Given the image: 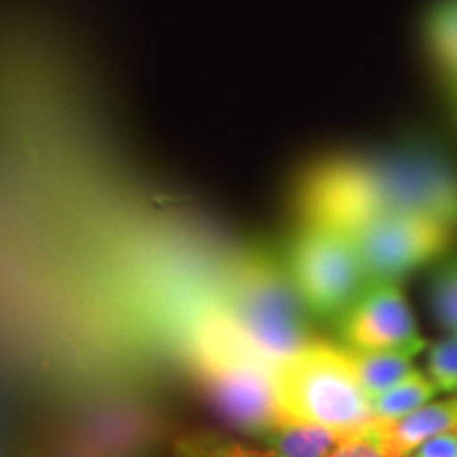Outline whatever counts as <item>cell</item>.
I'll return each mask as SVG.
<instances>
[{"label":"cell","mask_w":457,"mask_h":457,"mask_svg":"<svg viewBox=\"0 0 457 457\" xmlns=\"http://www.w3.org/2000/svg\"><path fill=\"white\" fill-rule=\"evenodd\" d=\"M296 210L303 225L352 236L394 214H421L457 228V168L428 136H409L375 153L335 155L301 176Z\"/></svg>","instance_id":"cell-1"},{"label":"cell","mask_w":457,"mask_h":457,"mask_svg":"<svg viewBox=\"0 0 457 457\" xmlns=\"http://www.w3.org/2000/svg\"><path fill=\"white\" fill-rule=\"evenodd\" d=\"M305 310L288 267L256 253L236 267L222 318L250 350L279 367L312 343Z\"/></svg>","instance_id":"cell-2"},{"label":"cell","mask_w":457,"mask_h":457,"mask_svg":"<svg viewBox=\"0 0 457 457\" xmlns=\"http://www.w3.org/2000/svg\"><path fill=\"white\" fill-rule=\"evenodd\" d=\"M278 403L282 424H313L345 434L375 420L350 352L322 341H312L279 364Z\"/></svg>","instance_id":"cell-3"},{"label":"cell","mask_w":457,"mask_h":457,"mask_svg":"<svg viewBox=\"0 0 457 457\" xmlns=\"http://www.w3.org/2000/svg\"><path fill=\"white\" fill-rule=\"evenodd\" d=\"M197 370L227 424L256 438L282 424L278 367L250 350L222 316L199 339Z\"/></svg>","instance_id":"cell-4"},{"label":"cell","mask_w":457,"mask_h":457,"mask_svg":"<svg viewBox=\"0 0 457 457\" xmlns=\"http://www.w3.org/2000/svg\"><path fill=\"white\" fill-rule=\"evenodd\" d=\"M286 267L307 312L324 320H341L370 284L352 237L316 225L299 228Z\"/></svg>","instance_id":"cell-5"},{"label":"cell","mask_w":457,"mask_h":457,"mask_svg":"<svg viewBox=\"0 0 457 457\" xmlns=\"http://www.w3.org/2000/svg\"><path fill=\"white\" fill-rule=\"evenodd\" d=\"M457 228L421 214L377 219L352 233L369 282H398L453 245Z\"/></svg>","instance_id":"cell-6"},{"label":"cell","mask_w":457,"mask_h":457,"mask_svg":"<svg viewBox=\"0 0 457 457\" xmlns=\"http://www.w3.org/2000/svg\"><path fill=\"white\" fill-rule=\"evenodd\" d=\"M339 327L350 350L404 352L417 356L426 347L398 282H370L339 320Z\"/></svg>","instance_id":"cell-7"},{"label":"cell","mask_w":457,"mask_h":457,"mask_svg":"<svg viewBox=\"0 0 457 457\" xmlns=\"http://www.w3.org/2000/svg\"><path fill=\"white\" fill-rule=\"evenodd\" d=\"M373 424L387 457H409L430 438L457 430V394L441 403H428L398 420L375 417Z\"/></svg>","instance_id":"cell-8"},{"label":"cell","mask_w":457,"mask_h":457,"mask_svg":"<svg viewBox=\"0 0 457 457\" xmlns=\"http://www.w3.org/2000/svg\"><path fill=\"white\" fill-rule=\"evenodd\" d=\"M420 43L447 96L457 94V0H428L420 17Z\"/></svg>","instance_id":"cell-9"},{"label":"cell","mask_w":457,"mask_h":457,"mask_svg":"<svg viewBox=\"0 0 457 457\" xmlns=\"http://www.w3.org/2000/svg\"><path fill=\"white\" fill-rule=\"evenodd\" d=\"M343 432L313 424H279L259 436L276 457H330Z\"/></svg>","instance_id":"cell-10"},{"label":"cell","mask_w":457,"mask_h":457,"mask_svg":"<svg viewBox=\"0 0 457 457\" xmlns=\"http://www.w3.org/2000/svg\"><path fill=\"white\" fill-rule=\"evenodd\" d=\"M347 352H350L360 384L370 398L390 390L415 370L413 362H411L413 356L404 352H358L350 350V347H347Z\"/></svg>","instance_id":"cell-11"},{"label":"cell","mask_w":457,"mask_h":457,"mask_svg":"<svg viewBox=\"0 0 457 457\" xmlns=\"http://www.w3.org/2000/svg\"><path fill=\"white\" fill-rule=\"evenodd\" d=\"M436 394L438 387L430 377L413 370L407 379L370 398V404H373L375 417H379V420H398V417L424 407Z\"/></svg>","instance_id":"cell-12"},{"label":"cell","mask_w":457,"mask_h":457,"mask_svg":"<svg viewBox=\"0 0 457 457\" xmlns=\"http://www.w3.org/2000/svg\"><path fill=\"white\" fill-rule=\"evenodd\" d=\"M170 457H276L265 447L233 441L216 432H188L171 445Z\"/></svg>","instance_id":"cell-13"},{"label":"cell","mask_w":457,"mask_h":457,"mask_svg":"<svg viewBox=\"0 0 457 457\" xmlns=\"http://www.w3.org/2000/svg\"><path fill=\"white\" fill-rule=\"evenodd\" d=\"M430 301L441 327L449 333H457V253L447 256L434 271Z\"/></svg>","instance_id":"cell-14"},{"label":"cell","mask_w":457,"mask_h":457,"mask_svg":"<svg viewBox=\"0 0 457 457\" xmlns=\"http://www.w3.org/2000/svg\"><path fill=\"white\" fill-rule=\"evenodd\" d=\"M428 377L436 384L438 392L457 394V333L434 343L428 353Z\"/></svg>","instance_id":"cell-15"},{"label":"cell","mask_w":457,"mask_h":457,"mask_svg":"<svg viewBox=\"0 0 457 457\" xmlns=\"http://www.w3.org/2000/svg\"><path fill=\"white\" fill-rule=\"evenodd\" d=\"M373 421L360 430L343 434L330 457H387L384 445L377 436Z\"/></svg>","instance_id":"cell-16"},{"label":"cell","mask_w":457,"mask_h":457,"mask_svg":"<svg viewBox=\"0 0 457 457\" xmlns=\"http://www.w3.org/2000/svg\"><path fill=\"white\" fill-rule=\"evenodd\" d=\"M413 457H457V430L443 432L426 441Z\"/></svg>","instance_id":"cell-17"},{"label":"cell","mask_w":457,"mask_h":457,"mask_svg":"<svg viewBox=\"0 0 457 457\" xmlns=\"http://www.w3.org/2000/svg\"><path fill=\"white\" fill-rule=\"evenodd\" d=\"M47 457H102V455L96 453L94 449L79 441L74 445H64L62 449H55L54 453H49Z\"/></svg>","instance_id":"cell-18"},{"label":"cell","mask_w":457,"mask_h":457,"mask_svg":"<svg viewBox=\"0 0 457 457\" xmlns=\"http://www.w3.org/2000/svg\"><path fill=\"white\" fill-rule=\"evenodd\" d=\"M449 102H451V108H453V114H455V119H457V94L449 96Z\"/></svg>","instance_id":"cell-19"}]
</instances>
